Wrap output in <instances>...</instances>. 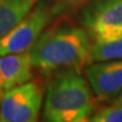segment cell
Wrapping results in <instances>:
<instances>
[{
  "instance_id": "cell-1",
  "label": "cell",
  "mask_w": 122,
  "mask_h": 122,
  "mask_svg": "<svg viewBox=\"0 0 122 122\" xmlns=\"http://www.w3.org/2000/svg\"><path fill=\"white\" fill-rule=\"evenodd\" d=\"M89 35L85 28L62 24L42 32L30 54L33 67L44 75L63 70L79 71L88 63Z\"/></svg>"
},
{
  "instance_id": "cell-2",
  "label": "cell",
  "mask_w": 122,
  "mask_h": 122,
  "mask_svg": "<svg viewBox=\"0 0 122 122\" xmlns=\"http://www.w3.org/2000/svg\"><path fill=\"white\" fill-rule=\"evenodd\" d=\"M89 84L75 70L54 74L46 88L43 118L49 122L89 121L95 102Z\"/></svg>"
},
{
  "instance_id": "cell-3",
  "label": "cell",
  "mask_w": 122,
  "mask_h": 122,
  "mask_svg": "<svg viewBox=\"0 0 122 122\" xmlns=\"http://www.w3.org/2000/svg\"><path fill=\"white\" fill-rule=\"evenodd\" d=\"M80 23L95 42L122 37V0H95L83 8Z\"/></svg>"
},
{
  "instance_id": "cell-4",
  "label": "cell",
  "mask_w": 122,
  "mask_h": 122,
  "mask_svg": "<svg viewBox=\"0 0 122 122\" xmlns=\"http://www.w3.org/2000/svg\"><path fill=\"white\" fill-rule=\"evenodd\" d=\"M52 18L50 1L39 0L30 13L0 40V57L30 51Z\"/></svg>"
},
{
  "instance_id": "cell-5",
  "label": "cell",
  "mask_w": 122,
  "mask_h": 122,
  "mask_svg": "<svg viewBox=\"0 0 122 122\" xmlns=\"http://www.w3.org/2000/svg\"><path fill=\"white\" fill-rule=\"evenodd\" d=\"M43 93L37 84L27 81L7 91L0 98L1 122H34L39 118Z\"/></svg>"
},
{
  "instance_id": "cell-6",
  "label": "cell",
  "mask_w": 122,
  "mask_h": 122,
  "mask_svg": "<svg viewBox=\"0 0 122 122\" xmlns=\"http://www.w3.org/2000/svg\"><path fill=\"white\" fill-rule=\"evenodd\" d=\"M86 78L97 98L107 101L115 98L122 89V60L101 61L89 63Z\"/></svg>"
},
{
  "instance_id": "cell-7",
  "label": "cell",
  "mask_w": 122,
  "mask_h": 122,
  "mask_svg": "<svg viewBox=\"0 0 122 122\" xmlns=\"http://www.w3.org/2000/svg\"><path fill=\"white\" fill-rule=\"evenodd\" d=\"M32 59L30 51L10 53L0 57V71L4 77L6 92L32 78Z\"/></svg>"
},
{
  "instance_id": "cell-8",
  "label": "cell",
  "mask_w": 122,
  "mask_h": 122,
  "mask_svg": "<svg viewBox=\"0 0 122 122\" xmlns=\"http://www.w3.org/2000/svg\"><path fill=\"white\" fill-rule=\"evenodd\" d=\"M39 0H4L0 2V40L30 13Z\"/></svg>"
},
{
  "instance_id": "cell-9",
  "label": "cell",
  "mask_w": 122,
  "mask_h": 122,
  "mask_svg": "<svg viewBox=\"0 0 122 122\" xmlns=\"http://www.w3.org/2000/svg\"><path fill=\"white\" fill-rule=\"evenodd\" d=\"M122 60V37L104 42H95L91 46L88 63Z\"/></svg>"
},
{
  "instance_id": "cell-10",
  "label": "cell",
  "mask_w": 122,
  "mask_h": 122,
  "mask_svg": "<svg viewBox=\"0 0 122 122\" xmlns=\"http://www.w3.org/2000/svg\"><path fill=\"white\" fill-rule=\"evenodd\" d=\"M53 17L84 8L95 0H49Z\"/></svg>"
},
{
  "instance_id": "cell-11",
  "label": "cell",
  "mask_w": 122,
  "mask_h": 122,
  "mask_svg": "<svg viewBox=\"0 0 122 122\" xmlns=\"http://www.w3.org/2000/svg\"><path fill=\"white\" fill-rule=\"evenodd\" d=\"M92 122H122V105L113 104L92 115Z\"/></svg>"
},
{
  "instance_id": "cell-12",
  "label": "cell",
  "mask_w": 122,
  "mask_h": 122,
  "mask_svg": "<svg viewBox=\"0 0 122 122\" xmlns=\"http://www.w3.org/2000/svg\"><path fill=\"white\" fill-rule=\"evenodd\" d=\"M6 93V87H5V81H4V77L1 75V71H0V98L4 96V94Z\"/></svg>"
},
{
  "instance_id": "cell-13",
  "label": "cell",
  "mask_w": 122,
  "mask_h": 122,
  "mask_svg": "<svg viewBox=\"0 0 122 122\" xmlns=\"http://www.w3.org/2000/svg\"><path fill=\"white\" fill-rule=\"evenodd\" d=\"M113 103H115V104H120V105H122V89H121V92L119 93L118 95L115 96V100H114Z\"/></svg>"
},
{
  "instance_id": "cell-14",
  "label": "cell",
  "mask_w": 122,
  "mask_h": 122,
  "mask_svg": "<svg viewBox=\"0 0 122 122\" xmlns=\"http://www.w3.org/2000/svg\"><path fill=\"white\" fill-rule=\"evenodd\" d=\"M1 1H4V0H0V2H1Z\"/></svg>"
},
{
  "instance_id": "cell-15",
  "label": "cell",
  "mask_w": 122,
  "mask_h": 122,
  "mask_svg": "<svg viewBox=\"0 0 122 122\" xmlns=\"http://www.w3.org/2000/svg\"><path fill=\"white\" fill-rule=\"evenodd\" d=\"M0 122H1V121H0Z\"/></svg>"
}]
</instances>
